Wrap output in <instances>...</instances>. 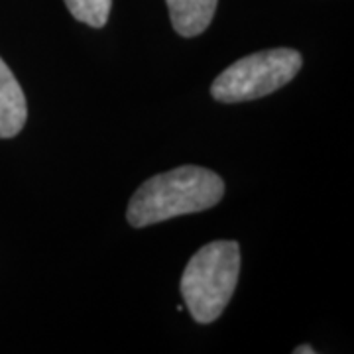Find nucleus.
Masks as SVG:
<instances>
[{"label":"nucleus","instance_id":"1","mask_svg":"<svg viewBox=\"0 0 354 354\" xmlns=\"http://www.w3.org/2000/svg\"><path fill=\"white\" fill-rule=\"evenodd\" d=\"M223 195L225 183L215 171L183 165L144 181L130 199L127 221L136 228L150 227L174 216L207 211Z\"/></svg>","mask_w":354,"mask_h":354},{"label":"nucleus","instance_id":"2","mask_svg":"<svg viewBox=\"0 0 354 354\" xmlns=\"http://www.w3.org/2000/svg\"><path fill=\"white\" fill-rule=\"evenodd\" d=\"M241 274V248L234 241H216L191 258L181 276V295L197 323H213L230 301Z\"/></svg>","mask_w":354,"mask_h":354},{"label":"nucleus","instance_id":"3","mask_svg":"<svg viewBox=\"0 0 354 354\" xmlns=\"http://www.w3.org/2000/svg\"><path fill=\"white\" fill-rule=\"evenodd\" d=\"M304 65L301 53L276 48L246 55L216 77L211 95L218 102H244L262 99L288 85Z\"/></svg>","mask_w":354,"mask_h":354},{"label":"nucleus","instance_id":"4","mask_svg":"<svg viewBox=\"0 0 354 354\" xmlns=\"http://www.w3.org/2000/svg\"><path fill=\"white\" fill-rule=\"evenodd\" d=\"M28 106L24 91L10 67L0 59V138H12L26 124Z\"/></svg>","mask_w":354,"mask_h":354},{"label":"nucleus","instance_id":"5","mask_svg":"<svg viewBox=\"0 0 354 354\" xmlns=\"http://www.w3.org/2000/svg\"><path fill=\"white\" fill-rule=\"evenodd\" d=\"M169 20L179 36L195 38L203 34L216 10V0H165Z\"/></svg>","mask_w":354,"mask_h":354},{"label":"nucleus","instance_id":"6","mask_svg":"<svg viewBox=\"0 0 354 354\" xmlns=\"http://www.w3.org/2000/svg\"><path fill=\"white\" fill-rule=\"evenodd\" d=\"M65 4L77 22L91 28H102L109 20L113 0H65Z\"/></svg>","mask_w":354,"mask_h":354},{"label":"nucleus","instance_id":"7","mask_svg":"<svg viewBox=\"0 0 354 354\" xmlns=\"http://www.w3.org/2000/svg\"><path fill=\"white\" fill-rule=\"evenodd\" d=\"M293 353L295 354H315V348H311L309 344H304V346H297Z\"/></svg>","mask_w":354,"mask_h":354}]
</instances>
